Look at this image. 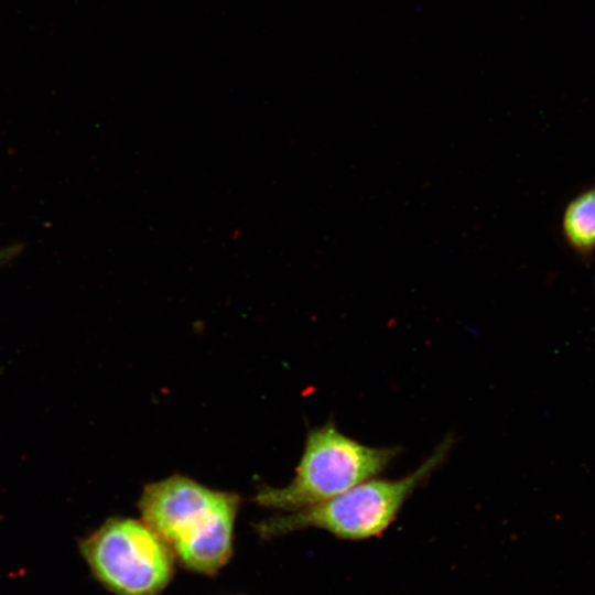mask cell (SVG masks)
<instances>
[{
    "instance_id": "cell-1",
    "label": "cell",
    "mask_w": 595,
    "mask_h": 595,
    "mask_svg": "<svg viewBox=\"0 0 595 595\" xmlns=\"http://www.w3.org/2000/svg\"><path fill=\"white\" fill-rule=\"evenodd\" d=\"M239 496L208 488L182 475L147 485L139 500L142 520L192 571L213 574L232 551Z\"/></svg>"
},
{
    "instance_id": "cell-2",
    "label": "cell",
    "mask_w": 595,
    "mask_h": 595,
    "mask_svg": "<svg viewBox=\"0 0 595 595\" xmlns=\"http://www.w3.org/2000/svg\"><path fill=\"white\" fill-rule=\"evenodd\" d=\"M453 445L445 439L412 473L398 478H370L317 505L267 519L257 526L263 538L305 528L323 529L344 540L381 534L397 518L408 498L445 461Z\"/></svg>"
},
{
    "instance_id": "cell-3",
    "label": "cell",
    "mask_w": 595,
    "mask_h": 595,
    "mask_svg": "<svg viewBox=\"0 0 595 595\" xmlns=\"http://www.w3.org/2000/svg\"><path fill=\"white\" fill-rule=\"evenodd\" d=\"M398 447L369 446L342 433L333 422L311 430L291 482L261 487L258 505L284 511L328 500L381 474L398 456Z\"/></svg>"
},
{
    "instance_id": "cell-4",
    "label": "cell",
    "mask_w": 595,
    "mask_h": 595,
    "mask_svg": "<svg viewBox=\"0 0 595 595\" xmlns=\"http://www.w3.org/2000/svg\"><path fill=\"white\" fill-rule=\"evenodd\" d=\"M94 577L116 595H158L174 572V554L143 520L112 517L78 541Z\"/></svg>"
},
{
    "instance_id": "cell-5",
    "label": "cell",
    "mask_w": 595,
    "mask_h": 595,
    "mask_svg": "<svg viewBox=\"0 0 595 595\" xmlns=\"http://www.w3.org/2000/svg\"><path fill=\"white\" fill-rule=\"evenodd\" d=\"M562 225L564 237L572 248L582 253L595 248V187L570 202Z\"/></svg>"
},
{
    "instance_id": "cell-6",
    "label": "cell",
    "mask_w": 595,
    "mask_h": 595,
    "mask_svg": "<svg viewBox=\"0 0 595 595\" xmlns=\"http://www.w3.org/2000/svg\"><path fill=\"white\" fill-rule=\"evenodd\" d=\"M13 255L12 249H6L3 251H0V263L8 260Z\"/></svg>"
}]
</instances>
